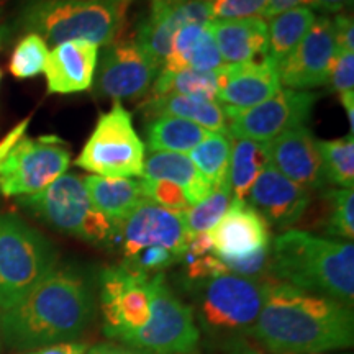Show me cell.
Instances as JSON below:
<instances>
[{"mask_svg": "<svg viewBox=\"0 0 354 354\" xmlns=\"http://www.w3.org/2000/svg\"><path fill=\"white\" fill-rule=\"evenodd\" d=\"M251 336L271 354L328 353L354 343L353 308L277 279L264 281Z\"/></svg>", "mask_w": 354, "mask_h": 354, "instance_id": "obj_1", "label": "cell"}, {"mask_svg": "<svg viewBox=\"0 0 354 354\" xmlns=\"http://www.w3.org/2000/svg\"><path fill=\"white\" fill-rule=\"evenodd\" d=\"M94 313V292L86 276L73 268H55L24 300L3 310L0 335L17 349L73 342L87 328Z\"/></svg>", "mask_w": 354, "mask_h": 354, "instance_id": "obj_2", "label": "cell"}, {"mask_svg": "<svg viewBox=\"0 0 354 354\" xmlns=\"http://www.w3.org/2000/svg\"><path fill=\"white\" fill-rule=\"evenodd\" d=\"M271 272L297 289L335 299L348 307L354 300V246L289 230L271 245Z\"/></svg>", "mask_w": 354, "mask_h": 354, "instance_id": "obj_3", "label": "cell"}, {"mask_svg": "<svg viewBox=\"0 0 354 354\" xmlns=\"http://www.w3.org/2000/svg\"><path fill=\"white\" fill-rule=\"evenodd\" d=\"M20 20L26 32L55 46L73 39L107 46L120 32L123 10L104 0H32Z\"/></svg>", "mask_w": 354, "mask_h": 354, "instance_id": "obj_4", "label": "cell"}, {"mask_svg": "<svg viewBox=\"0 0 354 354\" xmlns=\"http://www.w3.org/2000/svg\"><path fill=\"white\" fill-rule=\"evenodd\" d=\"M28 122L19 123L0 141V194L6 197L35 196L71 165L69 148L57 136L25 135Z\"/></svg>", "mask_w": 354, "mask_h": 354, "instance_id": "obj_5", "label": "cell"}, {"mask_svg": "<svg viewBox=\"0 0 354 354\" xmlns=\"http://www.w3.org/2000/svg\"><path fill=\"white\" fill-rule=\"evenodd\" d=\"M264 281L225 271L192 284L198 326L216 339L251 336L263 305Z\"/></svg>", "mask_w": 354, "mask_h": 354, "instance_id": "obj_6", "label": "cell"}, {"mask_svg": "<svg viewBox=\"0 0 354 354\" xmlns=\"http://www.w3.org/2000/svg\"><path fill=\"white\" fill-rule=\"evenodd\" d=\"M57 253L15 215H0V308L8 310L56 268Z\"/></svg>", "mask_w": 354, "mask_h": 354, "instance_id": "obj_7", "label": "cell"}, {"mask_svg": "<svg viewBox=\"0 0 354 354\" xmlns=\"http://www.w3.org/2000/svg\"><path fill=\"white\" fill-rule=\"evenodd\" d=\"M20 203L53 228L94 245H113L118 223L92 205L84 177L63 174L35 196L20 197Z\"/></svg>", "mask_w": 354, "mask_h": 354, "instance_id": "obj_8", "label": "cell"}, {"mask_svg": "<svg viewBox=\"0 0 354 354\" xmlns=\"http://www.w3.org/2000/svg\"><path fill=\"white\" fill-rule=\"evenodd\" d=\"M151 310L143 328L122 336L118 343L153 354H196L201 344L194 310L166 282L165 272L149 277Z\"/></svg>", "mask_w": 354, "mask_h": 354, "instance_id": "obj_9", "label": "cell"}, {"mask_svg": "<svg viewBox=\"0 0 354 354\" xmlns=\"http://www.w3.org/2000/svg\"><path fill=\"white\" fill-rule=\"evenodd\" d=\"M143 162L145 143L135 130L131 113L120 102L100 115L76 158V166L104 177H140Z\"/></svg>", "mask_w": 354, "mask_h": 354, "instance_id": "obj_10", "label": "cell"}, {"mask_svg": "<svg viewBox=\"0 0 354 354\" xmlns=\"http://www.w3.org/2000/svg\"><path fill=\"white\" fill-rule=\"evenodd\" d=\"M317 99L318 94L313 92L279 88L271 99L254 107H223L230 136L269 143L282 133L304 127L312 117Z\"/></svg>", "mask_w": 354, "mask_h": 354, "instance_id": "obj_11", "label": "cell"}, {"mask_svg": "<svg viewBox=\"0 0 354 354\" xmlns=\"http://www.w3.org/2000/svg\"><path fill=\"white\" fill-rule=\"evenodd\" d=\"M99 282L105 336L118 342L122 336L143 328L151 310L148 274L125 264L110 266L100 272Z\"/></svg>", "mask_w": 354, "mask_h": 354, "instance_id": "obj_12", "label": "cell"}, {"mask_svg": "<svg viewBox=\"0 0 354 354\" xmlns=\"http://www.w3.org/2000/svg\"><path fill=\"white\" fill-rule=\"evenodd\" d=\"M189 241L184 212L167 210L143 198L118 225L113 245L120 248L125 263L141 250L153 246L165 248L180 261L187 253Z\"/></svg>", "mask_w": 354, "mask_h": 354, "instance_id": "obj_13", "label": "cell"}, {"mask_svg": "<svg viewBox=\"0 0 354 354\" xmlns=\"http://www.w3.org/2000/svg\"><path fill=\"white\" fill-rule=\"evenodd\" d=\"M95 68V94L115 102L138 99L149 91L159 66L135 41L104 46Z\"/></svg>", "mask_w": 354, "mask_h": 354, "instance_id": "obj_14", "label": "cell"}, {"mask_svg": "<svg viewBox=\"0 0 354 354\" xmlns=\"http://www.w3.org/2000/svg\"><path fill=\"white\" fill-rule=\"evenodd\" d=\"M336 55L333 21L330 17H315L302 41L279 66L281 86L292 91L326 86L330 81V68Z\"/></svg>", "mask_w": 354, "mask_h": 354, "instance_id": "obj_15", "label": "cell"}, {"mask_svg": "<svg viewBox=\"0 0 354 354\" xmlns=\"http://www.w3.org/2000/svg\"><path fill=\"white\" fill-rule=\"evenodd\" d=\"M210 21L209 0H149V12L136 30V44L162 68L174 35L189 24Z\"/></svg>", "mask_w": 354, "mask_h": 354, "instance_id": "obj_16", "label": "cell"}, {"mask_svg": "<svg viewBox=\"0 0 354 354\" xmlns=\"http://www.w3.org/2000/svg\"><path fill=\"white\" fill-rule=\"evenodd\" d=\"M209 234L212 253L221 261L246 258L271 246L268 221L246 201L238 198H234Z\"/></svg>", "mask_w": 354, "mask_h": 354, "instance_id": "obj_17", "label": "cell"}, {"mask_svg": "<svg viewBox=\"0 0 354 354\" xmlns=\"http://www.w3.org/2000/svg\"><path fill=\"white\" fill-rule=\"evenodd\" d=\"M269 165L274 169L302 185L304 189H322L326 184L317 138L307 125L282 133L266 143Z\"/></svg>", "mask_w": 354, "mask_h": 354, "instance_id": "obj_18", "label": "cell"}, {"mask_svg": "<svg viewBox=\"0 0 354 354\" xmlns=\"http://www.w3.org/2000/svg\"><path fill=\"white\" fill-rule=\"evenodd\" d=\"M246 202L263 215L268 225L287 228L308 209L310 194L268 165L251 187Z\"/></svg>", "mask_w": 354, "mask_h": 354, "instance_id": "obj_19", "label": "cell"}, {"mask_svg": "<svg viewBox=\"0 0 354 354\" xmlns=\"http://www.w3.org/2000/svg\"><path fill=\"white\" fill-rule=\"evenodd\" d=\"M218 79V99L225 107L250 109L271 99L281 88L279 69L271 61L223 64L215 71Z\"/></svg>", "mask_w": 354, "mask_h": 354, "instance_id": "obj_20", "label": "cell"}, {"mask_svg": "<svg viewBox=\"0 0 354 354\" xmlns=\"http://www.w3.org/2000/svg\"><path fill=\"white\" fill-rule=\"evenodd\" d=\"M99 46L84 39L56 44L48 55L44 76L50 94H77L92 87Z\"/></svg>", "mask_w": 354, "mask_h": 354, "instance_id": "obj_21", "label": "cell"}, {"mask_svg": "<svg viewBox=\"0 0 354 354\" xmlns=\"http://www.w3.org/2000/svg\"><path fill=\"white\" fill-rule=\"evenodd\" d=\"M221 59L228 64H241L266 56L268 48V21L261 17L241 20L210 21Z\"/></svg>", "mask_w": 354, "mask_h": 354, "instance_id": "obj_22", "label": "cell"}, {"mask_svg": "<svg viewBox=\"0 0 354 354\" xmlns=\"http://www.w3.org/2000/svg\"><path fill=\"white\" fill-rule=\"evenodd\" d=\"M143 179L169 180L184 190L190 207L209 197L215 187L202 177L187 154L153 153L145 159Z\"/></svg>", "mask_w": 354, "mask_h": 354, "instance_id": "obj_23", "label": "cell"}, {"mask_svg": "<svg viewBox=\"0 0 354 354\" xmlns=\"http://www.w3.org/2000/svg\"><path fill=\"white\" fill-rule=\"evenodd\" d=\"M141 110L148 118L167 115V117L184 118V120L197 123L207 131L230 135L227 115H225L223 105L218 102H207L184 95H162L146 100L141 105Z\"/></svg>", "mask_w": 354, "mask_h": 354, "instance_id": "obj_24", "label": "cell"}, {"mask_svg": "<svg viewBox=\"0 0 354 354\" xmlns=\"http://www.w3.org/2000/svg\"><path fill=\"white\" fill-rule=\"evenodd\" d=\"M88 198L100 214L120 225L131 210L143 201V190L138 180L128 177H84Z\"/></svg>", "mask_w": 354, "mask_h": 354, "instance_id": "obj_25", "label": "cell"}, {"mask_svg": "<svg viewBox=\"0 0 354 354\" xmlns=\"http://www.w3.org/2000/svg\"><path fill=\"white\" fill-rule=\"evenodd\" d=\"M315 12L307 7H295L269 19L268 25V48L266 59L279 69L286 57L297 48L305 33L308 32L315 20Z\"/></svg>", "mask_w": 354, "mask_h": 354, "instance_id": "obj_26", "label": "cell"}, {"mask_svg": "<svg viewBox=\"0 0 354 354\" xmlns=\"http://www.w3.org/2000/svg\"><path fill=\"white\" fill-rule=\"evenodd\" d=\"M209 133L197 123L167 115L151 118L145 127L146 145L153 153H190Z\"/></svg>", "mask_w": 354, "mask_h": 354, "instance_id": "obj_27", "label": "cell"}, {"mask_svg": "<svg viewBox=\"0 0 354 354\" xmlns=\"http://www.w3.org/2000/svg\"><path fill=\"white\" fill-rule=\"evenodd\" d=\"M268 165L269 159L268 151H266V143L248 138L232 140L228 184L233 197L238 201H246L256 179Z\"/></svg>", "mask_w": 354, "mask_h": 354, "instance_id": "obj_28", "label": "cell"}, {"mask_svg": "<svg viewBox=\"0 0 354 354\" xmlns=\"http://www.w3.org/2000/svg\"><path fill=\"white\" fill-rule=\"evenodd\" d=\"M162 95H184L215 102L218 97L216 73H201L194 69L169 71L162 68L154 79L153 97Z\"/></svg>", "mask_w": 354, "mask_h": 354, "instance_id": "obj_29", "label": "cell"}, {"mask_svg": "<svg viewBox=\"0 0 354 354\" xmlns=\"http://www.w3.org/2000/svg\"><path fill=\"white\" fill-rule=\"evenodd\" d=\"M232 140L225 133H209L207 138L190 151V161L205 180L218 187L228 180Z\"/></svg>", "mask_w": 354, "mask_h": 354, "instance_id": "obj_30", "label": "cell"}, {"mask_svg": "<svg viewBox=\"0 0 354 354\" xmlns=\"http://www.w3.org/2000/svg\"><path fill=\"white\" fill-rule=\"evenodd\" d=\"M322 158L323 176L330 184L342 189L354 185V138L353 135L338 140H317Z\"/></svg>", "mask_w": 354, "mask_h": 354, "instance_id": "obj_31", "label": "cell"}, {"mask_svg": "<svg viewBox=\"0 0 354 354\" xmlns=\"http://www.w3.org/2000/svg\"><path fill=\"white\" fill-rule=\"evenodd\" d=\"M233 201V192L227 180L225 184H221L212 190L209 197H205L202 202H198L185 210V228H187L190 238L196 236V234L210 232L218 223L221 216L225 215V212L230 209Z\"/></svg>", "mask_w": 354, "mask_h": 354, "instance_id": "obj_32", "label": "cell"}, {"mask_svg": "<svg viewBox=\"0 0 354 354\" xmlns=\"http://www.w3.org/2000/svg\"><path fill=\"white\" fill-rule=\"evenodd\" d=\"M48 43L39 35L28 33L17 43L12 53L10 74L17 79H32L44 73L48 61Z\"/></svg>", "mask_w": 354, "mask_h": 354, "instance_id": "obj_33", "label": "cell"}, {"mask_svg": "<svg viewBox=\"0 0 354 354\" xmlns=\"http://www.w3.org/2000/svg\"><path fill=\"white\" fill-rule=\"evenodd\" d=\"M330 215L326 233L330 236L353 241L354 238V192L353 189H336L328 192Z\"/></svg>", "mask_w": 354, "mask_h": 354, "instance_id": "obj_34", "label": "cell"}, {"mask_svg": "<svg viewBox=\"0 0 354 354\" xmlns=\"http://www.w3.org/2000/svg\"><path fill=\"white\" fill-rule=\"evenodd\" d=\"M140 184L145 198L154 202L156 205L174 212H185L190 209V203L185 197L184 190L179 185L169 183V180L141 179Z\"/></svg>", "mask_w": 354, "mask_h": 354, "instance_id": "obj_35", "label": "cell"}, {"mask_svg": "<svg viewBox=\"0 0 354 354\" xmlns=\"http://www.w3.org/2000/svg\"><path fill=\"white\" fill-rule=\"evenodd\" d=\"M268 0H209L210 21L263 19Z\"/></svg>", "mask_w": 354, "mask_h": 354, "instance_id": "obj_36", "label": "cell"}, {"mask_svg": "<svg viewBox=\"0 0 354 354\" xmlns=\"http://www.w3.org/2000/svg\"><path fill=\"white\" fill-rule=\"evenodd\" d=\"M209 24H207L205 33L198 39L194 51L190 53L187 69L201 71V73H214V71L223 66V59H221L218 46H216L214 35L210 32Z\"/></svg>", "mask_w": 354, "mask_h": 354, "instance_id": "obj_37", "label": "cell"}, {"mask_svg": "<svg viewBox=\"0 0 354 354\" xmlns=\"http://www.w3.org/2000/svg\"><path fill=\"white\" fill-rule=\"evenodd\" d=\"M177 261H179V258L172 254L171 251L165 250V248L153 246L141 250L140 253H136L130 261H127V263L123 264L149 276V274L162 272L166 268H169V266L177 263Z\"/></svg>", "mask_w": 354, "mask_h": 354, "instance_id": "obj_38", "label": "cell"}, {"mask_svg": "<svg viewBox=\"0 0 354 354\" xmlns=\"http://www.w3.org/2000/svg\"><path fill=\"white\" fill-rule=\"evenodd\" d=\"M336 92L354 91V53L336 51L330 68V81Z\"/></svg>", "mask_w": 354, "mask_h": 354, "instance_id": "obj_39", "label": "cell"}, {"mask_svg": "<svg viewBox=\"0 0 354 354\" xmlns=\"http://www.w3.org/2000/svg\"><path fill=\"white\" fill-rule=\"evenodd\" d=\"M336 51L354 53V24L353 17L348 13H338L333 20Z\"/></svg>", "mask_w": 354, "mask_h": 354, "instance_id": "obj_40", "label": "cell"}, {"mask_svg": "<svg viewBox=\"0 0 354 354\" xmlns=\"http://www.w3.org/2000/svg\"><path fill=\"white\" fill-rule=\"evenodd\" d=\"M315 0H268V6H266L263 19H272V17L279 15V13L290 10L295 7H307V8H315Z\"/></svg>", "mask_w": 354, "mask_h": 354, "instance_id": "obj_41", "label": "cell"}, {"mask_svg": "<svg viewBox=\"0 0 354 354\" xmlns=\"http://www.w3.org/2000/svg\"><path fill=\"white\" fill-rule=\"evenodd\" d=\"M87 349L88 346L82 342H63L33 349L28 354H86Z\"/></svg>", "mask_w": 354, "mask_h": 354, "instance_id": "obj_42", "label": "cell"}, {"mask_svg": "<svg viewBox=\"0 0 354 354\" xmlns=\"http://www.w3.org/2000/svg\"><path fill=\"white\" fill-rule=\"evenodd\" d=\"M210 253H212V240H210L209 232H207L190 238L187 253H185L184 258H201V256H205Z\"/></svg>", "mask_w": 354, "mask_h": 354, "instance_id": "obj_43", "label": "cell"}, {"mask_svg": "<svg viewBox=\"0 0 354 354\" xmlns=\"http://www.w3.org/2000/svg\"><path fill=\"white\" fill-rule=\"evenodd\" d=\"M86 354H153L148 351H141V349L127 346L122 343H100L95 344L94 348H88Z\"/></svg>", "mask_w": 354, "mask_h": 354, "instance_id": "obj_44", "label": "cell"}, {"mask_svg": "<svg viewBox=\"0 0 354 354\" xmlns=\"http://www.w3.org/2000/svg\"><path fill=\"white\" fill-rule=\"evenodd\" d=\"M315 8L326 13H342L344 8L353 6V0H315Z\"/></svg>", "mask_w": 354, "mask_h": 354, "instance_id": "obj_45", "label": "cell"}, {"mask_svg": "<svg viewBox=\"0 0 354 354\" xmlns=\"http://www.w3.org/2000/svg\"><path fill=\"white\" fill-rule=\"evenodd\" d=\"M339 99H342V104L349 122V135H353L354 133V91L343 92V94L339 95Z\"/></svg>", "mask_w": 354, "mask_h": 354, "instance_id": "obj_46", "label": "cell"}, {"mask_svg": "<svg viewBox=\"0 0 354 354\" xmlns=\"http://www.w3.org/2000/svg\"><path fill=\"white\" fill-rule=\"evenodd\" d=\"M227 354H266V353H263L261 349L254 346H250V344L243 342H234L232 349H230Z\"/></svg>", "mask_w": 354, "mask_h": 354, "instance_id": "obj_47", "label": "cell"}, {"mask_svg": "<svg viewBox=\"0 0 354 354\" xmlns=\"http://www.w3.org/2000/svg\"><path fill=\"white\" fill-rule=\"evenodd\" d=\"M104 2H107V3H112V6L118 7V8H122V10H123V7L128 6V3H130L131 0H104Z\"/></svg>", "mask_w": 354, "mask_h": 354, "instance_id": "obj_48", "label": "cell"}, {"mask_svg": "<svg viewBox=\"0 0 354 354\" xmlns=\"http://www.w3.org/2000/svg\"><path fill=\"white\" fill-rule=\"evenodd\" d=\"M6 37H7V28L0 25V46H2L3 41H6Z\"/></svg>", "mask_w": 354, "mask_h": 354, "instance_id": "obj_49", "label": "cell"}, {"mask_svg": "<svg viewBox=\"0 0 354 354\" xmlns=\"http://www.w3.org/2000/svg\"><path fill=\"white\" fill-rule=\"evenodd\" d=\"M304 354H326V353H304Z\"/></svg>", "mask_w": 354, "mask_h": 354, "instance_id": "obj_50", "label": "cell"}, {"mask_svg": "<svg viewBox=\"0 0 354 354\" xmlns=\"http://www.w3.org/2000/svg\"><path fill=\"white\" fill-rule=\"evenodd\" d=\"M0 77H2V73H0Z\"/></svg>", "mask_w": 354, "mask_h": 354, "instance_id": "obj_51", "label": "cell"}]
</instances>
